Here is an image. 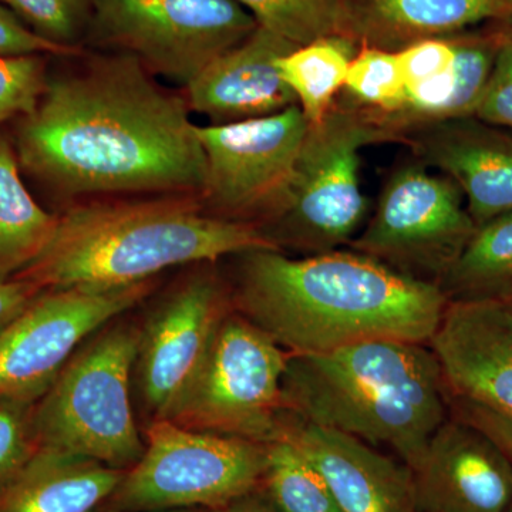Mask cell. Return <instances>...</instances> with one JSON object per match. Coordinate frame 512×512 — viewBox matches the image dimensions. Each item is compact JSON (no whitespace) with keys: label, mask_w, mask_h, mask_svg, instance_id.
I'll return each instance as SVG.
<instances>
[{"label":"cell","mask_w":512,"mask_h":512,"mask_svg":"<svg viewBox=\"0 0 512 512\" xmlns=\"http://www.w3.org/2000/svg\"><path fill=\"white\" fill-rule=\"evenodd\" d=\"M184 94L127 53L47 80L18 131L19 163L66 197L197 194L207 157Z\"/></svg>","instance_id":"obj_1"},{"label":"cell","mask_w":512,"mask_h":512,"mask_svg":"<svg viewBox=\"0 0 512 512\" xmlns=\"http://www.w3.org/2000/svg\"><path fill=\"white\" fill-rule=\"evenodd\" d=\"M237 258L235 311L289 355H316L370 339L429 345L448 299L440 286L353 251L289 256L256 249Z\"/></svg>","instance_id":"obj_2"},{"label":"cell","mask_w":512,"mask_h":512,"mask_svg":"<svg viewBox=\"0 0 512 512\" xmlns=\"http://www.w3.org/2000/svg\"><path fill=\"white\" fill-rule=\"evenodd\" d=\"M256 249L275 247L254 225L208 214L197 194L90 201L59 215L45 251L12 279L42 291L120 288Z\"/></svg>","instance_id":"obj_3"},{"label":"cell","mask_w":512,"mask_h":512,"mask_svg":"<svg viewBox=\"0 0 512 512\" xmlns=\"http://www.w3.org/2000/svg\"><path fill=\"white\" fill-rule=\"evenodd\" d=\"M286 412L387 447L410 470L446 421V383L426 343L370 339L316 355H289Z\"/></svg>","instance_id":"obj_4"},{"label":"cell","mask_w":512,"mask_h":512,"mask_svg":"<svg viewBox=\"0 0 512 512\" xmlns=\"http://www.w3.org/2000/svg\"><path fill=\"white\" fill-rule=\"evenodd\" d=\"M141 328L114 322L97 330L33 406L39 446L59 448L127 471L144 453L131 406Z\"/></svg>","instance_id":"obj_5"},{"label":"cell","mask_w":512,"mask_h":512,"mask_svg":"<svg viewBox=\"0 0 512 512\" xmlns=\"http://www.w3.org/2000/svg\"><path fill=\"white\" fill-rule=\"evenodd\" d=\"M392 141L366 110L339 94L328 114L309 124L284 210L259 231L278 251L301 256L349 245L369 214L360 183L362 150Z\"/></svg>","instance_id":"obj_6"},{"label":"cell","mask_w":512,"mask_h":512,"mask_svg":"<svg viewBox=\"0 0 512 512\" xmlns=\"http://www.w3.org/2000/svg\"><path fill=\"white\" fill-rule=\"evenodd\" d=\"M266 444L187 429L161 419L148 424L144 453L103 508L214 511L259 490Z\"/></svg>","instance_id":"obj_7"},{"label":"cell","mask_w":512,"mask_h":512,"mask_svg":"<svg viewBox=\"0 0 512 512\" xmlns=\"http://www.w3.org/2000/svg\"><path fill=\"white\" fill-rule=\"evenodd\" d=\"M289 353L232 309L210 353L167 420L268 444L284 434V377Z\"/></svg>","instance_id":"obj_8"},{"label":"cell","mask_w":512,"mask_h":512,"mask_svg":"<svg viewBox=\"0 0 512 512\" xmlns=\"http://www.w3.org/2000/svg\"><path fill=\"white\" fill-rule=\"evenodd\" d=\"M256 28L237 0H92L89 25L101 45L184 87Z\"/></svg>","instance_id":"obj_9"},{"label":"cell","mask_w":512,"mask_h":512,"mask_svg":"<svg viewBox=\"0 0 512 512\" xmlns=\"http://www.w3.org/2000/svg\"><path fill=\"white\" fill-rule=\"evenodd\" d=\"M456 184L419 160L390 174L349 247L400 274L439 285L476 231Z\"/></svg>","instance_id":"obj_10"},{"label":"cell","mask_w":512,"mask_h":512,"mask_svg":"<svg viewBox=\"0 0 512 512\" xmlns=\"http://www.w3.org/2000/svg\"><path fill=\"white\" fill-rule=\"evenodd\" d=\"M309 123L298 104L281 113L198 126L207 157L200 201L222 220L264 227L284 210Z\"/></svg>","instance_id":"obj_11"},{"label":"cell","mask_w":512,"mask_h":512,"mask_svg":"<svg viewBox=\"0 0 512 512\" xmlns=\"http://www.w3.org/2000/svg\"><path fill=\"white\" fill-rule=\"evenodd\" d=\"M156 284L40 292L0 330V399L36 403L90 336L144 301Z\"/></svg>","instance_id":"obj_12"},{"label":"cell","mask_w":512,"mask_h":512,"mask_svg":"<svg viewBox=\"0 0 512 512\" xmlns=\"http://www.w3.org/2000/svg\"><path fill=\"white\" fill-rule=\"evenodd\" d=\"M232 309L231 288L217 262L195 265L160 299L141 328L136 362L151 421L168 419L173 413Z\"/></svg>","instance_id":"obj_13"},{"label":"cell","mask_w":512,"mask_h":512,"mask_svg":"<svg viewBox=\"0 0 512 512\" xmlns=\"http://www.w3.org/2000/svg\"><path fill=\"white\" fill-rule=\"evenodd\" d=\"M429 346L458 400L512 414V299L448 302Z\"/></svg>","instance_id":"obj_14"},{"label":"cell","mask_w":512,"mask_h":512,"mask_svg":"<svg viewBox=\"0 0 512 512\" xmlns=\"http://www.w3.org/2000/svg\"><path fill=\"white\" fill-rule=\"evenodd\" d=\"M416 512H504L512 501V464L484 431L444 421L412 468Z\"/></svg>","instance_id":"obj_15"},{"label":"cell","mask_w":512,"mask_h":512,"mask_svg":"<svg viewBox=\"0 0 512 512\" xmlns=\"http://www.w3.org/2000/svg\"><path fill=\"white\" fill-rule=\"evenodd\" d=\"M402 143L457 185L477 227L512 211V130L464 117L414 128Z\"/></svg>","instance_id":"obj_16"},{"label":"cell","mask_w":512,"mask_h":512,"mask_svg":"<svg viewBox=\"0 0 512 512\" xmlns=\"http://www.w3.org/2000/svg\"><path fill=\"white\" fill-rule=\"evenodd\" d=\"M295 47L258 26L185 86L190 111L207 116L212 124H225L261 119L295 106L278 66Z\"/></svg>","instance_id":"obj_17"},{"label":"cell","mask_w":512,"mask_h":512,"mask_svg":"<svg viewBox=\"0 0 512 512\" xmlns=\"http://www.w3.org/2000/svg\"><path fill=\"white\" fill-rule=\"evenodd\" d=\"M284 434L319 471L340 512H416L409 466L365 441L291 417Z\"/></svg>","instance_id":"obj_18"},{"label":"cell","mask_w":512,"mask_h":512,"mask_svg":"<svg viewBox=\"0 0 512 512\" xmlns=\"http://www.w3.org/2000/svg\"><path fill=\"white\" fill-rule=\"evenodd\" d=\"M124 474L92 458L39 446L0 487V512H94L109 501Z\"/></svg>","instance_id":"obj_19"},{"label":"cell","mask_w":512,"mask_h":512,"mask_svg":"<svg viewBox=\"0 0 512 512\" xmlns=\"http://www.w3.org/2000/svg\"><path fill=\"white\" fill-rule=\"evenodd\" d=\"M346 33L359 45L404 47L512 16L495 0H343Z\"/></svg>","instance_id":"obj_20"},{"label":"cell","mask_w":512,"mask_h":512,"mask_svg":"<svg viewBox=\"0 0 512 512\" xmlns=\"http://www.w3.org/2000/svg\"><path fill=\"white\" fill-rule=\"evenodd\" d=\"M500 33L454 36L456 60L448 72L429 82L406 87L403 103L390 113H367L396 143L404 134L427 124L474 117L490 79Z\"/></svg>","instance_id":"obj_21"},{"label":"cell","mask_w":512,"mask_h":512,"mask_svg":"<svg viewBox=\"0 0 512 512\" xmlns=\"http://www.w3.org/2000/svg\"><path fill=\"white\" fill-rule=\"evenodd\" d=\"M59 215L43 210L26 190L19 160L0 137V282L35 262L55 235Z\"/></svg>","instance_id":"obj_22"},{"label":"cell","mask_w":512,"mask_h":512,"mask_svg":"<svg viewBox=\"0 0 512 512\" xmlns=\"http://www.w3.org/2000/svg\"><path fill=\"white\" fill-rule=\"evenodd\" d=\"M439 286L448 302L512 299V211L478 225Z\"/></svg>","instance_id":"obj_23"},{"label":"cell","mask_w":512,"mask_h":512,"mask_svg":"<svg viewBox=\"0 0 512 512\" xmlns=\"http://www.w3.org/2000/svg\"><path fill=\"white\" fill-rule=\"evenodd\" d=\"M359 49L352 37L326 36L295 47L279 59L282 79L309 124L318 123L332 109Z\"/></svg>","instance_id":"obj_24"},{"label":"cell","mask_w":512,"mask_h":512,"mask_svg":"<svg viewBox=\"0 0 512 512\" xmlns=\"http://www.w3.org/2000/svg\"><path fill=\"white\" fill-rule=\"evenodd\" d=\"M261 490L279 512H340L319 471L285 434L266 444Z\"/></svg>","instance_id":"obj_25"},{"label":"cell","mask_w":512,"mask_h":512,"mask_svg":"<svg viewBox=\"0 0 512 512\" xmlns=\"http://www.w3.org/2000/svg\"><path fill=\"white\" fill-rule=\"evenodd\" d=\"M258 26L295 46L326 36H348L343 0H237Z\"/></svg>","instance_id":"obj_26"},{"label":"cell","mask_w":512,"mask_h":512,"mask_svg":"<svg viewBox=\"0 0 512 512\" xmlns=\"http://www.w3.org/2000/svg\"><path fill=\"white\" fill-rule=\"evenodd\" d=\"M404 94L406 80L397 52L360 46L340 96L369 113L383 114L399 109Z\"/></svg>","instance_id":"obj_27"},{"label":"cell","mask_w":512,"mask_h":512,"mask_svg":"<svg viewBox=\"0 0 512 512\" xmlns=\"http://www.w3.org/2000/svg\"><path fill=\"white\" fill-rule=\"evenodd\" d=\"M37 35L57 45L76 47L74 42L89 28L92 0H0Z\"/></svg>","instance_id":"obj_28"},{"label":"cell","mask_w":512,"mask_h":512,"mask_svg":"<svg viewBox=\"0 0 512 512\" xmlns=\"http://www.w3.org/2000/svg\"><path fill=\"white\" fill-rule=\"evenodd\" d=\"M46 84L42 56L0 57V124L32 113Z\"/></svg>","instance_id":"obj_29"},{"label":"cell","mask_w":512,"mask_h":512,"mask_svg":"<svg viewBox=\"0 0 512 512\" xmlns=\"http://www.w3.org/2000/svg\"><path fill=\"white\" fill-rule=\"evenodd\" d=\"M35 403L0 399V487L36 453L32 413Z\"/></svg>","instance_id":"obj_30"},{"label":"cell","mask_w":512,"mask_h":512,"mask_svg":"<svg viewBox=\"0 0 512 512\" xmlns=\"http://www.w3.org/2000/svg\"><path fill=\"white\" fill-rule=\"evenodd\" d=\"M474 117L512 130V26L500 33L493 70Z\"/></svg>","instance_id":"obj_31"},{"label":"cell","mask_w":512,"mask_h":512,"mask_svg":"<svg viewBox=\"0 0 512 512\" xmlns=\"http://www.w3.org/2000/svg\"><path fill=\"white\" fill-rule=\"evenodd\" d=\"M406 87L429 82L453 67L456 60L454 36L419 40L397 52Z\"/></svg>","instance_id":"obj_32"},{"label":"cell","mask_w":512,"mask_h":512,"mask_svg":"<svg viewBox=\"0 0 512 512\" xmlns=\"http://www.w3.org/2000/svg\"><path fill=\"white\" fill-rule=\"evenodd\" d=\"M77 52V47L57 45L37 35L35 30L20 22L12 10L0 3V57L72 56Z\"/></svg>","instance_id":"obj_33"},{"label":"cell","mask_w":512,"mask_h":512,"mask_svg":"<svg viewBox=\"0 0 512 512\" xmlns=\"http://www.w3.org/2000/svg\"><path fill=\"white\" fill-rule=\"evenodd\" d=\"M460 419L484 431L504 451L512 464V414L495 412L478 404L458 400Z\"/></svg>","instance_id":"obj_34"},{"label":"cell","mask_w":512,"mask_h":512,"mask_svg":"<svg viewBox=\"0 0 512 512\" xmlns=\"http://www.w3.org/2000/svg\"><path fill=\"white\" fill-rule=\"evenodd\" d=\"M42 289L29 284V282L9 279L0 282V330L19 315Z\"/></svg>","instance_id":"obj_35"},{"label":"cell","mask_w":512,"mask_h":512,"mask_svg":"<svg viewBox=\"0 0 512 512\" xmlns=\"http://www.w3.org/2000/svg\"><path fill=\"white\" fill-rule=\"evenodd\" d=\"M210 512H279L274 507V504L268 500V497L262 493L261 488L252 491L247 495L237 498L224 507Z\"/></svg>","instance_id":"obj_36"},{"label":"cell","mask_w":512,"mask_h":512,"mask_svg":"<svg viewBox=\"0 0 512 512\" xmlns=\"http://www.w3.org/2000/svg\"><path fill=\"white\" fill-rule=\"evenodd\" d=\"M94 512H210L208 510H202V508H188V510H164V511H119V510H109V508H99V510Z\"/></svg>","instance_id":"obj_37"},{"label":"cell","mask_w":512,"mask_h":512,"mask_svg":"<svg viewBox=\"0 0 512 512\" xmlns=\"http://www.w3.org/2000/svg\"><path fill=\"white\" fill-rule=\"evenodd\" d=\"M495 2L500 3L501 6L512 16V0H495Z\"/></svg>","instance_id":"obj_38"},{"label":"cell","mask_w":512,"mask_h":512,"mask_svg":"<svg viewBox=\"0 0 512 512\" xmlns=\"http://www.w3.org/2000/svg\"><path fill=\"white\" fill-rule=\"evenodd\" d=\"M504 512H512V501H511V504L508 505L507 510H505Z\"/></svg>","instance_id":"obj_39"}]
</instances>
